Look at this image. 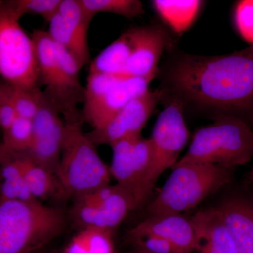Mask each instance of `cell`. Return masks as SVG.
<instances>
[{"label":"cell","instance_id":"cell-27","mask_svg":"<svg viewBox=\"0 0 253 253\" xmlns=\"http://www.w3.org/2000/svg\"><path fill=\"white\" fill-rule=\"evenodd\" d=\"M233 22L239 36L253 45V0L236 1L233 9Z\"/></svg>","mask_w":253,"mask_h":253},{"label":"cell","instance_id":"cell-28","mask_svg":"<svg viewBox=\"0 0 253 253\" xmlns=\"http://www.w3.org/2000/svg\"><path fill=\"white\" fill-rule=\"evenodd\" d=\"M15 2L21 17L37 15L49 23L57 12L61 0H15Z\"/></svg>","mask_w":253,"mask_h":253},{"label":"cell","instance_id":"cell-17","mask_svg":"<svg viewBox=\"0 0 253 253\" xmlns=\"http://www.w3.org/2000/svg\"><path fill=\"white\" fill-rule=\"evenodd\" d=\"M191 220L196 233V250L201 253H239L216 208L200 211Z\"/></svg>","mask_w":253,"mask_h":253},{"label":"cell","instance_id":"cell-8","mask_svg":"<svg viewBox=\"0 0 253 253\" xmlns=\"http://www.w3.org/2000/svg\"><path fill=\"white\" fill-rule=\"evenodd\" d=\"M151 80L89 73L82 109L83 122L97 129L131 100L149 90Z\"/></svg>","mask_w":253,"mask_h":253},{"label":"cell","instance_id":"cell-7","mask_svg":"<svg viewBox=\"0 0 253 253\" xmlns=\"http://www.w3.org/2000/svg\"><path fill=\"white\" fill-rule=\"evenodd\" d=\"M21 18L15 0L0 1V76L11 86L40 88L36 46Z\"/></svg>","mask_w":253,"mask_h":253},{"label":"cell","instance_id":"cell-10","mask_svg":"<svg viewBox=\"0 0 253 253\" xmlns=\"http://www.w3.org/2000/svg\"><path fill=\"white\" fill-rule=\"evenodd\" d=\"M112 161L109 166L116 184L135 199L138 207L145 201L144 185L151 164V143L142 136L126 138L113 143Z\"/></svg>","mask_w":253,"mask_h":253},{"label":"cell","instance_id":"cell-30","mask_svg":"<svg viewBox=\"0 0 253 253\" xmlns=\"http://www.w3.org/2000/svg\"><path fill=\"white\" fill-rule=\"evenodd\" d=\"M18 117L8 91L7 84L0 85V129L6 130Z\"/></svg>","mask_w":253,"mask_h":253},{"label":"cell","instance_id":"cell-14","mask_svg":"<svg viewBox=\"0 0 253 253\" xmlns=\"http://www.w3.org/2000/svg\"><path fill=\"white\" fill-rule=\"evenodd\" d=\"M129 30L132 49L125 76L154 81L157 77L163 53L175 48V42L167 28L161 25H147Z\"/></svg>","mask_w":253,"mask_h":253},{"label":"cell","instance_id":"cell-6","mask_svg":"<svg viewBox=\"0 0 253 253\" xmlns=\"http://www.w3.org/2000/svg\"><path fill=\"white\" fill-rule=\"evenodd\" d=\"M83 123H66L62 152L56 172L63 194L75 198L109 184L112 178L109 166L83 131Z\"/></svg>","mask_w":253,"mask_h":253},{"label":"cell","instance_id":"cell-13","mask_svg":"<svg viewBox=\"0 0 253 253\" xmlns=\"http://www.w3.org/2000/svg\"><path fill=\"white\" fill-rule=\"evenodd\" d=\"M162 93L159 88L146 91L129 101L111 120L97 129L86 133L95 146L109 145L126 138L141 136V131L158 104Z\"/></svg>","mask_w":253,"mask_h":253},{"label":"cell","instance_id":"cell-16","mask_svg":"<svg viewBox=\"0 0 253 253\" xmlns=\"http://www.w3.org/2000/svg\"><path fill=\"white\" fill-rule=\"evenodd\" d=\"M142 235H154L166 240L177 253H191L197 246L191 219L181 214L151 216L126 234V236Z\"/></svg>","mask_w":253,"mask_h":253},{"label":"cell","instance_id":"cell-3","mask_svg":"<svg viewBox=\"0 0 253 253\" xmlns=\"http://www.w3.org/2000/svg\"><path fill=\"white\" fill-rule=\"evenodd\" d=\"M31 37L36 46L38 86L45 87L44 94L65 121L76 119L85 92L80 79L81 67L70 53L58 49L47 31L36 30Z\"/></svg>","mask_w":253,"mask_h":253},{"label":"cell","instance_id":"cell-5","mask_svg":"<svg viewBox=\"0 0 253 253\" xmlns=\"http://www.w3.org/2000/svg\"><path fill=\"white\" fill-rule=\"evenodd\" d=\"M253 159V127L239 118L216 120L195 132L176 163H205L235 168Z\"/></svg>","mask_w":253,"mask_h":253},{"label":"cell","instance_id":"cell-25","mask_svg":"<svg viewBox=\"0 0 253 253\" xmlns=\"http://www.w3.org/2000/svg\"><path fill=\"white\" fill-rule=\"evenodd\" d=\"M33 138L32 120L18 117L7 129L3 131L0 153L25 154L31 148Z\"/></svg>","mask_w":253,"mask_h":253},{"label":"cell","instance_id":"cell-22","mask_svg":"<svg viewBox=\"0 0 253 253\" xmlns=\"http://www.w3.org/2000/svg\"><path fill=\"white\" fill-rule=\"evenodd\" d=\"M0 199L36 201L28 189L21 166L14 155L0 154Z\"/></svg>","mask_w":253,"mask_h":253},{"label":"cell","instance_id":"cell-23","mask_svg":"<svg viewBox=\"0 0 253 253\" xmlns=\"http://www.w3.org/2000/svg\"><path fill=\"white\" fill-rule=\"evenodd\" d=\"M113 231L95 227L78 229L62 253H115Z\"/></svg>","mask_w":253,"mask_h":253},{"label":"cell","instance_id":"cell-32","mask_svg":"<svg viewBox=\"0 0 253 253\" xmlns=\"http://www.w3.org/2000/svg\"><path fill=\"white\" fill-rule=\"evenodd\" d=\"M0 144H1V142H0Z\"/></svg>","mask_w":253,"mask_h":253},{"label":"cell","instance_id":"cell-1","mask_svg":"<svg viewBox=\"0 0 253 253\" xmlns=\"http://www.w3.org/2000/svg\"><path fill=\"white\" fill-rule=\"evenodd\" d=\"M175 48L166 51L158 70L161 101L176 100L185 112L214 121L239 118L253 127V45L219 56Z\"/></svg>","mask_w":253,"mask_h":253},{"label":"cell","instance_id":"cell-26","mask_svg":"<svg viewBox=\"0 0 253 253\" xmlns=\"http://www.w3.org/2000/svg\"><path fill=\"white\" fill-rule=\"evenodd\" d=\"M6 84L10 97L18 117L33 119L39 108L40 100L42 91L41 88L22 89Z\"/></svg>","mask_w":253,"mask_h":253},{"label":"cell","instance_id":"cell-11","mask_svg":"<svg viewBox=\"0 0 253 253\" xmlns=\"http://www.w3.org/2000/svg\"><path fill=\"white\" fill-rule=\"evenodd\" d=\"M33 123V142L28 156L49 172L56 174L61 160L66 123L44 93Z\"/></svg>","mask_w":253,"mask_h":253},{"label":"cell","instance_id":"cell-9","mask_svg":"<svg viewBox=\"0 0 253 253\" xmlns=\"http://www.w3.org/2000/svg\"><path fill=\"white\" fill-rule=\"evenodd\" d=\"M164 109L155 123L149 138L152 155L144 181V195L147 199L151 190L166 169L172 168L189 139L190 131L184 119V106L174 99L161 101Z\"/></svg>","mask_w":253,"mask_h":253},{"label":"cell","instance_id":"cell-4","mask_svg":"<svg viewBox=\"0 0 253 253\" xmlns=\"http://www.w3.org/2000/svg\"><path fill=\"white\" fill-rule=\"evenodd\" d=\"M149 204L151 216L181 214L229 184L234 168L205 163H176Z\"/></svg>","mask_w":253,"mask_h":253},{"label":"cell","instance_id":"cell-2","mask_svg":"<svg viewBox=\"0 0 253 253\" xmlns=\"http://www.w3.org/2000/svg\"><path fill=\"white\" fill-rule=\"evenodd\" d=\"M66 218L39 201L0 199V253H33L59 236Z\"/></svg>","mask_w":253,"mask_h":253},{"label":"cell","instance_id":"cell-31","mask_svg":"<svg viewBox=\"0 0 253 253\" xmlns=\"http://www.w3.org/2000/svg\"><path fill=\"white\" fill-rule=\"evenodd\" d=\"M249 179H251V181H253V168L251 169V172H250Z\"/></svg>","mask_w":253,"mask_h":253},{"label":"cell","instance_id":"cell-12","mask_svg":"<svg viewBox=\"0 0 253 253\" xmlns=\"http://www.w3.org/2000/svg\"><path fill=\"white\" fill-rule=\"evenodd\" d=\"M92 20L80 0H61L57 12L49 22L50 38L67 50L81 68L90 63L88 32Z\"/></svg>","mask_w":253,"mask_h":253},{"label":"cell","instance_id":"cell-21","mask_svg":"<svg viewBox=\"0 0 253 253\" xmlns=\"http://www.w3.org/2000/svg\"><path fill=\"white\" fill-rule=\"evenodd\" d=\"M13 155L21 166L23 177L35 199L42 202L41 200L49 199L58 194H64L56 174L40 166L26 154Z\"/></svg>","mask_w":253,"mask_h":253},{"label":"cell","instance_id":"cell-24","mask_svg":"<svg viewBox=\"0 0 253 253\" xmlns=\"http://www.w3.org/2000/svg\"><path fill=\"white\" fill-rule=\"evenodd\" d=\"M80 2L91 18L99 13L118 15L129 19L145 14L144 5L139 0H80Z\"/></svg>","mask_w":253,"mask_h":253},{"label":"cell","instance_id":"cell-29","mask_svg":"<svg viewBox=\"0 0 253 253\" xmlns=\"http://www.w3.org/2000/svg\"><path fill=\"white\" fill-rule=\"evenodd\" d=\"M137 253H177L170 243L154 235L126 236Z\"/></svg>","mask_w":253,"mask_h":253},{"label":"cell","instance_id":"cell-19","mask_svg":"<svg viewBox=\"0 0 253 253\" xmlns=\"http://www.w3.org/2000/svg\"><path fill=\"white\" fill-rule=\"evenodd\" d=\"M200 0H154L151 5L158 17L176 35L187 31L203 9Z\"/></svg>","mask_w":253,"mask_h":253},{"label":"cell","instance_id":"cell-20","mask_svg":"<svg viewBox=\"0 0 253 253\" xmlns=\"http://www.w3.org/2000/svg\"><path fill=\"white\" fill-rule=\"evenodd\" d=\"M131 49L130 32L127 30L91 61L89 73L125 76Z\"/></svg>","mask_w":253,"mask_h":253},{"label":"cell","instance_id":"cell-15","mask_svg":"<svg viewBox=\"0 0 253 253\" xmlns=\"http://www.w3.org/2000/svg\"><path fill=\"white\" fill-rule=\"evenodd\" d=\"M137 207L134 196L116 184L111 196L99 205L85 204L76 200L71 211V217L78 229L95 227L114 230Z\"/></svg>","mask_w":253,"mask_h":253},{"label":"cell","instance_id":"cell-18","mask_svg":"<svg viewBox=\"0 0 253 253\" xmlns=\"http://www.w3.org/2000/svg\"><path fill=\"white\" fill-rule=\"evenodd\" d=\"M235 241L239 253H253V204L232 199L216 208Z\"/></svg>","mask_w":253,"mask_h":253}]
</instances>
